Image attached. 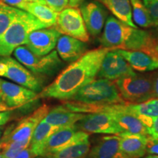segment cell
<instances>
[{"instance_id": "5b68a950", "label": "cell", "mask_w": 158, "mask_h": 158, "mask_svg": "<svg viewBox=\"0 0 158 158\" xmlns=\"http://www.w3.org/2000/svg\"><path fill=\"white\" fill-rule=\"evenodd\" d=\"M13 53L17 60L35 75H52L63 64L57 51L54 50L44 56H39L21 45Z\"/></svg>"}, {"instance_id": "2e32d148", "label": "cell", "mask_w": 158, "mask_h": 158, "mask_svg": "<svg viewBox=\"0 0 158 158\" xmlns=\"http://www.w3.org/2000/svg\"><path fill=\"white\" fill-rule=\"evenodd\" d=\"M118 135L103 136L90 148L87 158H128L122 152Z\"/></svg>"}, {"instance_id": "ba28073f", "label": "cell", "mask_w": 158, "mask_h": 158, "mask_svg": "<svg viewBox=\"0 0 158 158\" xmlns=\"http://www.w3.org/2000/svg\"><path fill=\"white\" fill-rule=\"evenodd\" d=\"M56 28L62 35H68L87 43L89 35L78 7H68L58 14Z\"/></svg>"}, {"instance_id": "7402d4cb", "label": "cell", "mask_w": 158, "mask_h": 158, "mask_svg": "<svg viewBox=\"0 0 158 158\" xmlns=\"http://www.w3.org/2000/svg\"><path fill=\"white\" fill-rule=\"evenodd\" d=\"M127 110L141 120L146 127L149 128L158 116V98H153L140 103L127 102Z\"/></svg>"}, {"instance_id": "484cf974", "label": "cell", "mask_w": 158, "mask_h": 158, "mask_svg": "<svg viewBox=\"0 0 158 158\" xmlns=\"http://www.w3.org/2000/svg\"><path fill=\"white\" fill-rule=\"evenodd\" d=\"M90 141L89 138L76 142L69 147L52 155L43 158H85L90 150Z\"/></svg>"}, {"instance_id": "8fae6325", "label": "cell", "mask_w": 158, "mask_h": 158, "mask_svg": "<svg viewBox=\"0 0 158 158\" xmlns=\"http://www.w3.org/2000/svg\"><path fill=\"white\" fill-rule=\"evenodd\" d=\"M135 73V70L118 52L117 49H113L104 56L97 76L114 81Z\"/></svg>"}, {"instance_id": "44dd1931", "label": "cell", "mask_w": 158, "mask_h": 158, "mask_svg": "<svg viewBox=\"0 0 158 158\" xmlns=\"http://www.w3.org/2000/svg\"><path fill=\"white\" fill-rule=\"evenodd\" d=\"M127 105L124 110H118L110 114L114 116V119L123 130V133L139 134L149 137L147 128L139 118L128 111Z\"/></svg>"}, {"instance_id": "ffe728a7", "label": "cell", "mask_w": 158, "mask_h": 158, "mask_svg": "<svg viewBox=\"0 0 158 158\" xmlns=\"http://www.w3.org/2000/svg\"><path fill=\"white\" fill-rule=\"evenodd\" d=\"M85 114L69 110L64 106H57L49 110L43 120L59 127H68L76 125Z\"/></svg>"}, {"instance_id": "d6986e66", "label": "cell", "mask_w": 158, "mask_h": 158, "mask_svg": "<svg viewBox=\"0 0 158 158\" xmlns=\"http://www.w3.org/2000/svg\"><path fill=\"white\" fill-rule=\"evenodd\" d=\"M117 51L134 70L144 73L158 70V59L149 54L140 51Z\"/></svg>"}, {"instance_id": "d6a6232c", "label": "cell", "mask_w": 158, "mask_h": 158, "mask_svg": "<svg viewBox=\"0 0 158 158\" xmlns=\"http://www.w3.org/2000/svg\"><path fill=\"white\" fill-rule=\"evenodd\" d=\"M0 2L25 11L26 7L29 2L27 0H0Z\"/></svg>"}, {"instance_id": "8d00e7d4", "label": "cell", "mask_w": 158, "mask_h": 158, "mask_svg": "<svg viewBox=\"0 0 158 158\" xmlns=\"http://www.w3.org/2000/svg\"><path fill=\"white\" fill-rule=\"evenodd\" d=\"M85 0H68V6L70 7H78Z\"/></svg>"}, {"instance_id": "836d02e7", "label": "cell", "mask_w": 158, "mask_h": 158, "mask_svg": "<svg viewBox=\"0 0 158 158\" xmlns=\"http://www.w3.org/2000/svg\"><path fill=\"white\" fill-rule=\"evenodd\" d=\"M147 132L149 137L158 138V116L154 119L151 127L147 129Z\"/></svg>"}, {"instance_id": "f1b7e54d", "label": "cell", "mask_w": 158, "mask_h": 158, "mask_svg": "<svg viewBox=\"0 0 158 158\" xmlns=\"http://www.w3.org/2000/svg\"><path fill=\"white\" fill-rule=\"evenodd\" d=\"M31 140L24 141L0 142V154L2 158H13L21 150L29 147Z\"/></svg>"}, {"instance_id": "52a82bcc", "label": "cell", "mask_w": 158, "mask_h": 158, "mask_svg": "<svg viewBox=\"0 0 158 158\" xmlns=\"http://www.w3.org/2000/svg\"><path fill=\"white\" fill-rule=\"evenodd\" d=\"M49 110V106L43 104L30 115L20 120L16 125L11 126L5 130L0 142L24 141L31 140L33 132L37 124L42 121Z\"/></svg>"}, {"instance_id": "1f68e13d", "label": "cell", "mask_w": 158, "mask_h": 158, "mask_svg": "<svg viewBox=\"0 0 158 158\" xmlns=\"http://www.w3.org/2000/svg\"><path fill=\"white\" fill-rule=\"evenodd\" d=\"M146 150L149 155H158V138H148Z\"/></svg>"}, {"instance_id": "ab89813d", "label": "cell", "mask_w": 158, "mask_h": 158, "mask_svg": "<svg viewBox=\"0 0 158 158\" xmlns=\"http://www.w3.org/2000/svg\"><path fill=\"white\" fill-rule=\"evenodd\" d=\"M4 126H0V139H1L2 136L3 135V133H4Z\"/></svg>"}, {"instance_id": "30bf717a", "label": "cell", "mask_w": 158, "mask_h": 158, "mask_svg": "<svg viewBox=\"0 0 158 158\" xmlns=\"http://www.w3.org/2000/svg\"><path fill=\"white\" fill-rule=\"evenodd\" d=\"M87 138H89V133L78 130L76 125L61 128L52 134L45 142L39 157L52 155Z\"/></svg>"}, {"instance_id": "b9f144b4", "label": "cell", "mask_w": 158, "mask_h": 158, "mask_svg": "<svg viewBox=\"0 0 158 158\" xmlns=\"http://www.w3.org/2000/svg\"><path fill=\"white\" fill-rule=\"evenodd\" d=\"M156 49H157V52L158 54V37H156Z\"/></svg>"}, {"instance_id": "6da1fadb", "label": "cell", "mask_w": 158, "mask_h": 158, "mask_svg": "<svg viewBox=\"0 0 158 158\" xmlns=\"http://www.w3.org/2000/svg\"><path fill=\"white\" fill-rule=\"evenodd\" d=\"M110 50L113 49L102 47L86 51L41 90L38 98L70 100L83 86L95 78L102 59Z\"/></svg>"}, {"instance_id": "8992f818", "label": "cell", "mask_w": 158, "mask_h": 158, "mask_svg": "<svg viewBox=\"0 0 158 158\" xmlns=\"http://www.w3.org/2000/svg\"><path fill=\"white\" fill-rule=\"evenodd\" d=\"M0 77H4L34 92L42 90L38 78L18 60L9 56H0Z\"/></svg>"}, {"instance_id": "9c48e42d", "label": "cell", "mask_w": 158, "mask_h": 158, "mask_svg": "<svg viewBox=\"0 0 158 158\" xmlns=\"http://www.w3.org/2000/svg\"><path fill=\"white\" fill-rule=\"evenodd\" d=\"M76 126L78 130L88 133L118 135L123 133L114 116L108 113L85 114Z\"/></svg>"}, {"instance_id": "83f0119b", "label": "cell", "mask_w": 158, "mask_h": 158, "mask_svg": "<svg viewBox=\"0 0 158 158\" xmlns=\"http://www.w3.org/2000/svg\"><path fill=\"white\" fill-rule=\"evenodd\" d=\"M19 11L20 9L0 2V37L7 30Z\"/></svg>"}, {"instance_id": "cb8c5ba5", "label": "cell", "mask_w": 158, "mask_h": 158, "mask_svg": "<svg viewBox=\"0 0 158 158\" xmlns=\"http://www.w3.org/2000/svg\"><path fill=\"white\" fill-rule=\"evenodd\" d=\"M61 128L63 127L53 125L43 119L37 124L31 135L30 145H29V148L37 157H39L40 155L41 149L47 139Z\"/></svg>"}, {"instance_id": "e575fe53", "label": "cell", "mask_w": 158, "mask_h": 158, "mask_svg": "<svg viewBox=\"0 0 158 158\" xmlns=\"http://www.w3.org/2000/svg\"><path fill=\"white\" fill-rule=\"evenodd\" d=\"M13 110L0 111V126H4L11 119Z\"/></svg>"}, {"instance_id": "d590c367", "label": "cell", "mask_w": 158, "mask_h": 158, "mask_svg": "<svg viewBox=\"0 0 158 158\" xmlns=\"http://www.w3.org/2000/svg\"><path fill=\"white\" fill-rule=\"evenodd\" d=\"M153 92L155 98H158V70L152 73Z\"/></svg>"}, {"instance_id": "74e56055", "label": "cell", "mask_w": 158, "mask_h": 158, "mask_svg": "<svg viewBox=\"0 0 158 158\" xmlns=\"http://www.w3.org/2000/svg\"><path fill=\"white\" fill-rule=\"evenodd\" d=\"M14 108L8 107L6 106L5 104H0V111H5V110H14Z\"/></svg>"}, {"instance_id": "7a4b0ae2", "label": "cell", "mask_w": 158, "mask_h": 158, "mask_svg": "<svg viewBox=\"0 0 158 158\" xmlns=\"http://www.w3.org/2000/svg\"><path fill=\"white\" fill-rule=\"evenodd\" d=\"M47 27L28 12L20 10L13 22L0 37V56H10L18 47L26 45L31 31Z\"/></svg>"}, {"instance_id": "f546056e", "label": "cell", "mask_w": 158, "mask_h": 158, "mask_svg": "<svg viewBox=\"0 0 158 158\" xmlns=\"http://www.w3.org/2000/svg\"><path fill=\"white\" fill-rule=\"evenodd\" d=\"M147 8L152 27H158V0H142Z\"/></svg>"}, {"instance_id": "277c9868", "label": "cell", "mask_w": 158, "mask_h": 158, "mask_svg": "<svg viewBox=\"0 0 158 158\" xmlns=\"http://www.w3.org/2000/svg\"><path fill=\"white\" fill-rule=\"evenodd\" d=\"M125 102L140 103L155 98L152 73H135L114 81Z\"/></svg>"}, {"instance_id": "ac0fdd59", "label": "cell", "mask_w": 158, "mask_h": 158, "mask_svg": "<svg viewBox=\"0 0 158 158\" xmlns=\"http://www.w3.org/2000/svg\"><path fill=\"white\" fill-rule=\"evenodd\" d=\"M118 135L120 149L128 158H141L147 154L146 145L148 136L126 133H122Z\"/></svg>"}, {"instance_id": "7bdbcfd3", "label": "cell", "mask_w": 158, "mask_h": 158, "mask_svg": "<svg viewBox=\"0 0 158 158\" xmlns=\"http://www.w3.org/2000/svg\"><path fill=\"white\" fill-rule=\"evenodd\" d=\"M0 104H4L2 98V94H1V90H0Z\"/></svg>"}, {"instance_id": "e0dca14e", "label": "cell", "mask_w": 158, "mask_h": 158, "mask_svg": "<svg viewBox=\"0 0 158 158\" xmlns=\"http://www.w3.org/2000/svg\"><path fill=\"white\" fill-rule=\"evenodd\" d=\"M56 47L59 57L68 62L76 61L87 49L86 43L65 35L59 37Z\"/></svg>"}, {"instance_id": "4fadbf2b", "label": "cell", "mask_w": 158, "mask_h": 158, "mask_svg": "<svg viewBox=\"0 0 158 158\" xmlns=\"http://www.w3.org/2000/svg\"><path fill=\"white\" fill-rule=\"evenodd\" d=\"M61 35L56 27L37 29L29 34L26 47L35 54L44 56L54 51Z\"/></svg>"}, {"instance_id": "5bb4252c", "label": "cell", "mask_w": 158, "mask_h": 158, "mask_svg": "<svg viewBox=\"0 0 158 158\" xmlns=\"http://www.w3.org/2000/svg\"><path fill=\"white\" fill-rule=\"evenodd\" d=\"M0 90L4 104L8 107L17 108L38 98L34 91L0 78Z\"/></svg>"}, {"instance_id": "60d3db41", "label": "cell", "mask_w": 158, "mask_h": 158, "mask_svg": "<svg viewBox=\"0 0 158 158\" xmlns=\"http://www.w3.org/2000/svg\"><path fill=\"white\" fill-rule=\"evenodd\" d=\"M144 158H158V155H149Z\"/></svg>"}, {"instance_id": "3957f363", "label": "cell", "mask_w": 158, "mask_h": 158, "mask_svg": "<svg viewBox=\"0 0 158 158\" xmlns=\"http://www.w3.org/2000/svg\"><path fill=\"white\" fill-rule=\"evenodd\" d=\"M70 100L87 104H116L126 102L112 81L94 79L81 89Z\"/></svg>"}, {"instance_id": "d4e9b609", "label": "cell", "mask_w": 158, "mask_h": 158, "mask_svg": "<svg viewBox=\"0 0 158 158\" xmlns=\"http://www.w3.org/2000/svg\"><path fill=\"white\" fill-rule=\"evenodd\" d=\"M25 11L34 15L47 27H51L56 25L59 13L52 10L46 5L37 2H28Z\"/></svg>"}, {"instance_id": "7c38bea8", "label": "cell", "mask_w": 158, "mask_h": 158, "mask_svg": "<svg viewBox=\"0 0 158 158\" xmlns=\"http://www.w3.org/2000/svg\"><path fill=\"white\" fill-rule=\"evenodd\" d=\"M133 27L110 15L104 25L103 32L100 41L102 46L110 49H122Z\"/></svg>"}, {"instance_id": "4316f807", "label": "cell", "mask_w": 158, "mask_h": 158, "mask_svg": "<svg viewBox=\"0 0 158 158\" xmlns=\"http://www.w3.org/2000/svg\"><path fill=\"white\" fill-rule=\"evenodd\" d=\"M132 8V17L134 23L142 28L152 27L149 15L142 0H130Z\"/></svg>"}, {"instance_id": "603a6c76", "label": "cell", "mask_w": 158, "mask_h": 158, "mask_svg": "<svg viewBox=\"0 0 158 158\" xmlns=\"http://www.w3.org/2000/svg\"><path fill=\"white\" fill-rule=\"evenodd\" d=\"M111 12L116 19L133 28H137L132 17L130 0H97Z\"/></svg>"}, {"instance_id": "f35d334b", "label": "cell", "mask_w": 158, "mask_h": 158, "mask_svg": "<svg viewBox=\"0 0 158 158\" xmlns=\"http://www.w3.org/2000/svg\"><path fill=\"white\" fill-rule=\"evenodd\" d=\"M29 2H37V3H40V4H44L45 5V0H27Z\"/></svg>"}, {"instance_id": "4dcf8cb0", "label": "cell", "mask_w": 158, "mask_h": 158, "mask_svg": "<svg viewBox=\"0 0 158 158\" xmlns=\"http://www.w3.org/2000/svg\"><path fill=\"white\" fill-rule=\"evenodd\" d=\"M45 5L50 8L59 13L68 6V0H45Z\"/></svg>"}, {"instance_id": "9a60e30c", "label": "cell", "mask_w": 158, "mask_h": 158, "mask_svg": "<svg viewBox=\"0 0 158 158\" xmlns=\"http://www.w3.org/2000/svg\"><path fill=\"white\" fill-rule=\"evenodd\" d=\"M79 9L89 35L98 36L102 32L106 23V10L98 1L84 2Z\"/></svg>"}]
</instances>
